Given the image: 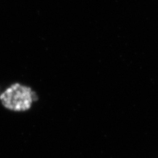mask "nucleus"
I'll return each mask as SVG.
<instances>
[{
  "label": "nucleus",
  "mask_w": 158,
  "mask_h": 158,
  "mask_svg": "<svg viewBox=\"0 0 158 158\" xmlns=\"http://www.w3.org/2000/svg\"><path fill=\"white\" fill-rule=\"evenodd\" d=\"M3 105L13 111H26L31 108L36 94L30 88L15 84L0 96Z\"/></svg>",
  "instance_id": "f257e3e1"
}]
</instances>
